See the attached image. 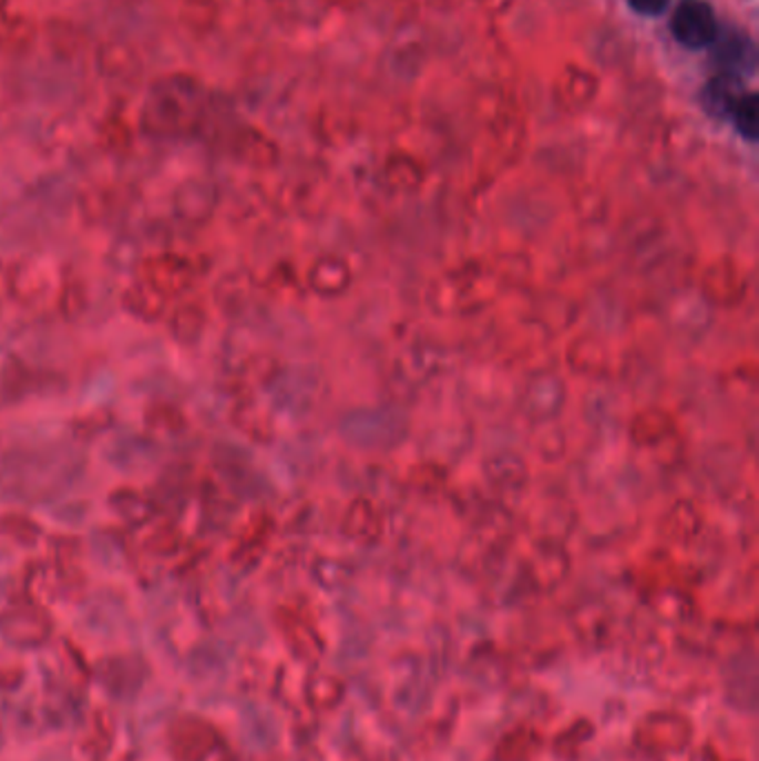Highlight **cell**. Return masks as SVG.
Wrapping results in <instances>:
<instances>
[{
	"mask_svg": "<svg viewBox=\"0 0 759 761\" xmlns=\"http://www.w3.org/2000/svg\"><path fill=\"white\" fill-rule=\"evenodd\" d=\"M675 39L693 50L706 48L717 39V21L704 0H684L673 14Z\"/></svg>",
	"mask_w": 759,
	"mask_h": 761,
	"instance_id": "1",
	"label": "cell"
},
{
	"mask_svg": "<svg viewBox=\"0 0 759 761\" xmlns=\"http://www.w3.org/2000/svg\"><path fill=\"white\" fill-rule=\"evenodd\" d=\"M715 61L719 63L721 74L741 79V74H752L755 70V48L743 34L732 32L717 41Z\"/></svg>",
	"mask_w": 759,
	"mask_h": 761,
	"instance_id": "2",
	"label": "cell"
},
{
	"mask_svg": "<svg viewBox=\"0 0 759 761\" xmlns=\"http://www.w3.org/2000/svg\"><path fill=\"white\" fill-rule=\"evenodd\" d=\"M147 275V286L152 290H156L161 297L163 295H176L178 290H183L187 284H189V268L178 261V259H172V257H163V259H152L147 266H145Z\"/></svg>",
	"mask_w": 759,
	"mask_h": 761,
	"instance_id": "3",
	"label": "cell"
},
{
	"mask_svg": "<svg viewBox=\"0 0 759 761\" xmlns=\"http://www.w3.org/2000/svg\"><path fill=\"white\" fill-rule=\"evenodd\" d=\"M741 99L739 79L719 74L704 88V107L715 116L732 114L737 101Z\"/></svg>",
	"mask_w": 759,
	"mask_h": 761,
	"instance_id": "4",
	"label": "cell"
},
{
	"mask_svg": "<svg viewBox=\"0 0 759 761\" xmlns=\"http://www.w3.org/2000/svg\"><path fill=\"white\" fill-rule=\"evenodd\" d=\"M730 116L735 119L737 130L746 138H750V141L757 138V130H759V101H757L755 94H741V99L737 101V105H735Z\"/></svg>",
	"mask_w": 759,
	"mask_h": 761,
	"instance_id": "5",
	"label": "cell"
},
{
	"mask_svg": "<svg viewBox=\"0 0 759 761\" xmlns=\"http://www.w3.org/2000/svg\"><path fill=\"white\" fill-rule=\"evenodd\" d=\"M174 328H176V335L181 339L194 341L201 335V328H203V312H201V308H196V306L181 308V312L174 319Z\"/></svg>",
	"mask_w": 759,
	"mask_h": 761,
	"instance_id": "6",
	"label": "cell"
},
{
	"mask_svg": "<svg viewBox=\"0 0 759 761\" xmlns=\"http://www.w3.org/2000/svg\"><path fill=\"white\" fill-rule=\"evenodd\" d=\"M630 8L646 17H657L668 8V0H628Z\"/></svg>",
	"mask_w": 759,
	"mask_h": 761,
	"instance_id": "7",
	"label": "cell"
}]
</instances>
